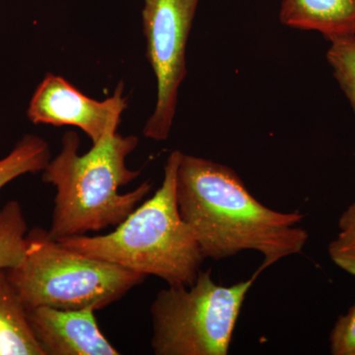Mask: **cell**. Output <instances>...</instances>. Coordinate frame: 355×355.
I'll return each instance as SVG.
<instances>
[{"label":"cell","mask_w":355,"mask_h":355,"mask_svg":"<svg viewBox=\"0 0 355 355\" xmlns=\"http://www.w3.org/2000/svg\"><path fill=\"white\" fill-rule=\"evenodd\" d=\"M180 214L193 230L205 259L219 261L244 251L263 257L259 270L300 254L309 234L300 212L270 209L250 193L228 166L182 154L177 173Z\"/></svg>","instance_id":"obj_1"},{"label":"cell","mask_w":355,"mask_h":355,"mask_svg":"<svg viewBox=\"0 0 355 355\" xmlns=\"http://www.w3.org/2000/svg\"><path fill=\"white\" fill-rule=\"evenodd\" d=\"M139 146L135 135L112 133L80 155V139L67 132L62 148L43 170V182L57 189L49 235L58 240L120 225L153 190L146 181L128 193L120 189L139 176L127 166Z\"/></svg>","instance_id":"obj_2"},{"label":"cell","mask_w":355,"mask_h":355,"mask_svg":"<svg viewBox=\"0 0 355 355\" xmlns=\"http://www.w3.org/2000/svg\"><path fill=\"white\" fill-rule=\"evenodd\" d=\"M181 151L166 161L157 191L107 235L70 236L57 241L77 253L154 275L169 286H191L205 257L197 237L180 214L177 173Z\"/></svg>","instance_id":"obj_3"},{"label":"cell","mask_w":355,"mask_h":355,"mask_svg":"<svg viewBox=\"0 0 355 355\" xmlns=\"http://www.w3.org/2000/svg\"><path fill=\"white\" fill-rule=\"evenodd\" d=\"M4 270L26 308L97 311L113 304L146 279L123 266L77 253L41 228L28 233L27 251L19 265Z\"/></svg>","instance_id":"obj_4"},{"label":"cell","mask_w":355,"mask_h":355,"mask_svg":"<svg viewBox=\"0 0 355 355\" xmlns=\"http://www.w3.org/2000/svg\"><path fill=\"white\" fill-rule=\"evenodd\" d=\"M231 286L200 270L191 286H169L150 307L156 355H227L248 292L259 277Z\"/></svg>","instance_id":"obj_5"},{"label":"cell","mask_w":355,"mask_h":355,"mask_svg":"<svg viewBox=\"0 0 355 355\" xmlns=\"http://www.w3.org/2000/svg\"><path fill=\"white\" fill-rule=\"evenodd\" d=\"M200 0H144L142 31L146 57L157 83L155 109L144 128L146 139L164 141L176 116L187 76L186 51Z\"/></svg>","instance_id":"obj_6"},{"label":"cell","mask_w":355,"mask_h":355,"mask_svg":"<svg viewBox=\"0 0 355 355\" xmlns=\"http://www.w3.org/2000/svg\"><path fill=\"white\" fill-rule=\"evenodd\" d=\"M128 105L123 83L119 84L112 97L97 101L64 77L46 73L32 96L27 116L35 125L80 128L92 144H97L107 135L118 132Z\"/></svg>","instance_id":"obj_7"},{"label":"cell","mask_w":355,"mask_h":355,"mask_svg":"<svg viewBox=\"0 0 355 355\" xmlns=\"http://www.w3.org/2000/svg\"><path fill=\"white\" fill-rule=\"evenodd\" d=\"M95 311L37 306L27 308V317L44 355L120 354L100 331Z\"/></svg>","instance_id":"obj_8"},{"label":"cell","mask_w":355,"mask_h":355,"mask_svg":"<svg viewBox=\"0 0 355 355\" xmlns=\"http://www.w3.org/2000/svg\"><path fill=\"white\" fill-rule=\"evenodd\" d=\"M282 25L316 31L329 42L355 36V0H282Z\"/></svg>","instance_id":"obj_9"},{"label":"cell","mask_w":355,"mask_h":355,"mask_svg":"<svg viewBox=\"0 0 355 355\" xmlns=\"http://www.w3.org/2000/svg\"><path fill=\"white\" fill-rule=\"evenodd\" d=\"M0 355H44L28 322L27 308L0 270Z\"/></svg>","instance_id":"obj_10"},{"label":"cell","mask_w":355,"mask_h":355,"mask_svg":"<svg viewBox=\"0 0 355 355\" xmlns=\"http://www.w3.org/2000/svg\"><path fill=\"white\" fill-rule=\"evenodd\" d=\"M50 160L48 142L39 135H25L0 160V189L22 175L43 171Z\"/></svg>","instance_id":"obj_11"},{"label":"cell","mask_w":355,"mask_h":355,"mask_svg":"<svg viewBox=\"0 0 355 355\" xmlns=\"http://www.w3.org/2000/svg\"><path fill=\"white\" fill-rule=\"evenodd\" d=\"M27 251V223L20 203L10 200L0 209V270L19 265Z\"/></svg>","instance_id":"obj_12"},{"label":"cell","mask_w":355,"mask_h":355,"mask_svg":"<svg viewBox=\"0 0 355 355\" xmlns=\"http://www.w3.org/2000/svg\"><path fill=\"white\" fill-rule=\"evenodd\" d=\"M330 43L327 60L355 116V36L340 37Z\"/></svg>","instance_id":"obj_13"},{"label":"cell","mask_w":355,"mask_h":355,"mask_svg":"<svg viewBox=\"0 0 355 355\" xmlns=\"http://www.w3.org/2000/svg\"><path fill=\"white\" fill-rule=\"evenodd\" d=\"M328 252L336 266L355 277V200L338 219V233Z\"/></svg>","instance_id":"obj_14"},{"label":"cell","mask_w":355,"mask_h":355,"mask_svg":"<svg viewBox=\"0 0 355 355\" xmlns=\"http://www.w3.org/2000/svg\"><path fill=\"white\" fill-rule=\"evenodd\" d=\"M330 349L333 355H355V303L336 320L331 331Z\"/></svg>","instance_id":"obj_15"},{"label":"cell","mask_w":355,"mask_h":355,"mask_svg":"<svg viewBox=\"0 0 355 355\" xmlns=\"http://www.w3.org/2000/svg\"><path fill=\"white\" fill-rule=\"evenodd\" d=\"M354 157H355V154H354Z\"/></svg>","instance_id":"obj_16"}]
</instances>
